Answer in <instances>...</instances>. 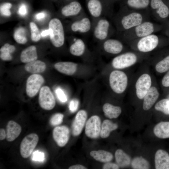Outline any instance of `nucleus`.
I'll use <instances>...</instances> for the list:
<instances>
[{"label":"nucleus","mask_w":169,"mask_h":169,"mask_svg":"<svg viewBox=\"0 0 169 169\" xmlns=\"http://www.w3.org/2000/svg\"><path fill=\"white\" fill-rule=\"evenodd\" d=\"M15 47L8 43L5 44L0 49V57L1 59L4 61H10L12 59V57L11 54L15 50Z\"/></svg>","instance_id":"473e14b6"},{"label":"nucleus","mask_w":169,"mask_h":169,"mask_svg":"<svg viewBox=\"0 0 169 169\" xmlns=\"http://www.w3.org/2000/svg\"><path fill=\"white\" fill-rule=\"evenodd\" d=\"M38 101L40 107L44 110H50L54 107L55 105V99L49 87L45 86L41 88Z\"/></svg>","instance_id":"dca6fc26"},{"label":"nucleus","mask_w":169,"mask_h":169,"mask_svg":"<svg viewBox=\"0 0 169 169\" xmlns=\"http://www.w3.org/2000/svg\"><path fill=\"white\" fill-rule=\"evenodd\" d=\"M71 44L69 51L73 55L81 57L84 56L87 53L86 44L82 38L74 36L70 38Z\"/></svg>","instance_id":"6ab92c4d"},{"label":"nucleus","mask_w":169,"mask_h":169,"mask_svg":"<svg viewBox=\"0 0 169 169\" xmlns=\"http://www.w3.org/2000/svg\"><path fill=\"white\" fill-rule=\"evenodd\" d=\"M29 26L31 40L35 42L38 41L41 38V35L37 26L33 22H31L30 23Z\"/></svg>","instance_id":"e433bc0d"},{"label":"nucleus","mask_w":169,"mask_h":169,"mask_svg":"<svg viewBox=\"0 0 169 169\" xmlns=\"http://www.w3.org/2000/svg\"><path fill=\"white\" fill-rule=\"evenodd\" d=\"M161 42L160 36L153 33L134 40L126 44L131 50L144 54H150L160 47Z\"/></svg>","instance_id":"0eeeda50"},{"label":"nucleus","mask_w":169,"mask_h":169,"mask_svg":"<svg viewBox=\"0 0 169 169\" xmlns=\"http://www.w3.org/2000/svg\"><path fill=\"white\" fill-rule=\"evenodd\" d=\"M131 166L135 169H147L150 168L148 161L141 157L134 158L132 161Z\"/></svg>","instance_id":"72a5a7b5"},{"label":"nucleus","mask_w":169,"mask_h":169,"mask_svg":"<svg viewBox=\"0 0 169 169\" xmlns=\"http://www.w3.org/2000/svg\"><path fill=\"white\" fill-rule=\"evenodd\" d=\"M64 1H65L66 2H71V1H73L75 0H63Z\"/></svg>","instance_id":"603ef678"},{"label":"nucleus","mask_w":169,"mask_h":169,"mask_svg":"<svg viewBox=\"0 0 169 169\" xmlns=\"http://www.w3.org/2000/svg\"><path fill=\"white\" fill-rule=\"evenodd\" d=\"M38 141V137L35 133L26 136L22 140L20 145V152L24 158L28 157L31 154Z\"/></svg>","instance_id":"2eb2a0df"},{"label":"nucleus","mask_w":169,"mask_h":169,"mask_svg":"<svg viewBox=\"0 0 169 169\" xmlns=\"http://www.w3.org/2000/svg\"><path fill=\"white\" fill-rule=\"evenodd\" d=\"M12 7V4L9 3H6L1 4L0 7V13L5 16H9L11 13L9 10Z\"/></svg>","instance_id":"58836bf2"},{"label":"nucleus","mask_w":169,"mask_h":169,"mask_svg":"<svg viewBox=\"0 0 169 169\" xmlns=\"http://www.w3.org/2000/svg\"><path fill=\"white\" fill-rule=\"evenodd\" d=\"M99 43L104 53L116 56L131 49L125 46L122 41L117 38H111Z\"/></svg>","instance_id":"9b49d317"},{"label":"nucleus","mask_w":169,"mask_h":169,"mask_svg":"<svg viewBox=\"0 0 169 169\" xmlns=\"http://www.w3.org/2000/svg\"><path fill=\"white\" fill-rule=\"evenodd\" d=\"M120 6L136 10H150V0H121Z\"/></svg>","instance_id":"4be33fe9"},{"label":"nucleus","mask_w":169,"mask_h":169,"mask_svg":"<svg viewBox=\"0 0 169 169\" xmlns=\"http://www.w3.org/2000/svg\"><path fill=\"white\" fill-rule=\"evenodd\" d=\"M90 155L96 161L103 162H109L112 160L113 157L111 153L103 150L91 151Z\"/></svg>","instance_id":"c756f323"},{"label":"nucleus","mask_w":169,"mask_h":169,"mask_svg":"<svg viewBox=\"0 0 169 169\" xmlns=\"http://www.w3.org/2000/svg\"><path fill=\"white\" fill-rule=\"evenodd\" d=\"M50 31L49 29L47 30H45L43 31L41 33V36L42 37H45L49 35H50Z\"/></svg>","instance_id":"8fccbe9b"},{"label":"nucleus","mask_w":169,"mask_h":169,"mask_svg":"<svg viewBox=\"0 0 169 169\" xmlns=\"http://www.w3.org/2000/svg\"><path fill=\"white\" fill-rule=\"evenodd\" d=\"M101 126L100 117L96 115L92 116L87 121L85 125L86 135L92 139L98 138L100 135Z\"/></svg>","instance_id":"a211bd4d"},{"label":"nucleus","mask_w":169,"mask_h":169,"mask_svg":"<svg viewBox=\"0 0 169 169\" xmlns=\"http://www.w3.org/2000/svg\"><path fill=\"white\" fill-rule=\"evenodd\" d=\"M78 64L72 62H59L54 64L55 69L59 72L68 75H73L77 70Z\"/></svg>","instance_id":"b1692460"},{"label":"nucleus","mask_w":169,"mask_h":169,"mask_svg":"<svg viewBox=\"0 0 169 169\" xmlns=\"http://www.w3.org/2000/svg\"></svg>","instance_id":"864d4df0"},{"label":"nucleus","mask_w":169,"mask_h":169,"mask_svg":"<svg viewBox=\"0 0 169 169\" xmlns=\"http://www.w3.org/2000/svg\"><path fill=\"white\" fill-rule=\"evenodd\" d=\"M102 110L105 116L110 119L117 118L122 112V108L120 106L108 103L104 105Z\"/></svg>","instance_id":"bb28decb"},{"label":"nucleus","mask_w":169,"mask_h":169,"mask_svg":"<svg viewBox=\"0 0 169 169\" xmlns=\"http://www.w3.org/2000/svg\"><path fill=\"white\" fill-rule=\"evenodd\" d=\"M155 168L156 169H169V154L165 150H158L155 157Z\"/></svg>","instance_id":"5701e85b"},{"label":"nucleus","mask_w":169,"mask_h":169,"mask_svg":"<svg viewBox=\"0 0 169 169\" xmlns=\"http://www.w3.org/2000/svg\"><path fill=\"white\" fill-rule=\"evenodd\" d=\"M60 14L65 18L72 19L78 17L85 13L82 6L78 0L68 2L61 8Z\"/></svg>","instance_id":"4468645a"},{"label":"nucleus","mask_w":169,"mask_h":169,"mask_svg":"<svg viewBox=\"0 0 169 169\" xmlns=\"http://www.w3.org/2000/svg\"><path fill=\"white\" fill-rule=\"evenodd\" d=\"M44 82L42 76L38 74H33L28 78L26 84V92L30 97L35 96L39 90Z\"/></svg>","instance_id":"f3484780"},{"label":"nucleus","mask_w":169,"mask_h":169,"mask_svg":"<svg viewBox=\"0 0 169 169\" xmlns=\"http://www.w3.org/2000/svg\"><path fill=\"white\" fill-rule=\"evenodd\" d=\"M134 73L131 68L112 70L108 78L109 86L111 91L119 95H123L128 92Z\"/></svg>","instance_id":"20e7f679"},{"label":"nucleus","mask_w":169,"mask_h":169,"mask_svg":"<svg viewBox=\"0 0 169 169\" xmlns=\"http://www.w3.org/2000/svg\"><path fill=\"white\" fill-rule=\"evenodd\" d=\"M161 84L162 86L164 88L169 87V70L166 72L162 78Z\"/></svg>","instance_id":"37998d69"},{"label":"nucleus","mask_w":169,"mask_h":169,"mask_svg":"<svg viewBox=\"0 0 169 169\" xmlns=\"http://www.w3.org/2000/svg\"><path fill=\"white\" fill-rule=\"evenodd\" d=\"M119 166L115 163L108 162L105 164L103 166L104 169H118Z\"/></svg>","instance_id":"c03bdc74"},{"label":"nucleus","mask_w":169,"mask_h":169,"mask_svg":"<svg viewBox=\"0 0 169 169\" xmlns=\"http://www.w3.org/2000/svg\"><path fill=\"white\" fill-rule=\"evenodd\" d=\"M108 18L102 17L93 22L91 33L93 39L98 43L115 35L116 29Z\"/></svg>","instance_id":"6e6552de"},{"label":"nucleus","mask_w":169,"mask_h":169,"mask_svg":"<svg viewBox=\"0 0 169 169\" xmlns=\"http://www.w3.org/2000/svg\"><path fill=\"white\" fill-rule=\"evenodd\" d=\"M6 137V133L5 132V130L1 128L0 129V140H3Z\"/></svg>","instance_id":"de8ad7c7"},{"label":"nucleus","mask_w":169,"mask_h":169,"mask_svg":"<svg viewBox=\"0 0 169 169\" xmlns=\"http://www.w3.org/2000/svg\"><path fill=\"white\" fill-rule=\"evenodd\" d=\"M13 37L15 41L18 44H24L27 42L25 30L22 27L16 29L13 33Z\"/></svg>","instance_id":"c9c22d12"},{"label":"nucleus","mask_w":169,"mask_h":169,"mask_svg":"<svg viewBox=\"0 0 169 169\" xmlns=\"http://www.w3.org/2000/svg\"><path fill=\"white\" fill-rule=\"evenodd\" d=\"M49 37L53 45L56 48L62 47L64 44L65 36L64 28L59 18H54L49 22Z\"/></svg>","instance_id":"9d476101"},{"label":"nucleus","mask_w":169,"mask_h":169,"mask_svg":"<svg viewBox=\"0 0 169 169\" xmlns=\"http://www.w3.org/2000/svg\"><path fill=\"white\" fill-rule=\"evenodd\" d=\"M38 58L37 49L34 45H31L24 49L21 52L20 60L23 63H28L36 60Z\"/></svg>","instance_id":"a878e982"},{"label":"nucleus","mask_w":169,"mask_h":169,"mask_svg":"<svg viewBox=\"0 0 169 169\" xmlns=\"http://www.w3.org/2000/svg\"><path fill=\"white\" fill-rule=\"evenodd\" d=\"M85 3L92 22L102 17L111 19L114 14V3L106 0H85Z\"/></svg>","instance_id":"423d86ee"},{"label":"nucleus","mask_w":169,"mask_h":169,"mask_svg":"<svg viewBox=\"0 0 169 169\" xmlns=\"http://www.w3.org/2000/svg\"><path fill=\"white\" fill-rule=\"evenodd\" d=\"M154 109L165 115H169V99H164L157 102L154 106Z\"/></svg>","instance_id":"f704fd0d"},{"label":"nucleus","mask_w":169,"mask_h":169,"mask_svg":"<svg viewBox=\"0 0 169 169\" xmlns=\"http://www.w3.org/2000/svg\"><path fill=\"white\" fill-rule=\"evenodd\" d=\"M150 54L130 49L115 56L112 59L110 65L113 69H129L147 60Z\"/></svg>","instance_id":"39448f33"},{"label":"nucleus","mask_w":169,"mask_h":169,"mask_svg":"<svg viewBox=\"0 0 169 169\" xmlns=\"http://www.w3.org/2000/svg\"><path fill=\"white\" fill-rule=\"evenodd\" d=\"M44 156L43 152L37 151L33 153L32 159L34 161H42L44 159Z\"/></svg>","instance_id":"ea45409f"},{"label":"nucleus","mask_w":169,"mask_h":169,"mask_svg":"<svg viewBox=\"0 0 169 169\" xmlns=\"http://www.w3.org/2000/svg\"><path fill=\"white\" fill-rule=\"evenodd\" d=\"M55 93L59 100L62 102L64 103L67 100V97L63 91L60 88H57L55 90Z\"/></svg>","instance_id":"a19ab883"},{"label":"nucleus","mask_w":169,"mask_h":169,"mask_svg":"<svg viewBox=\"0 0 169 169\" xmlns=\"http://www.w3.org/2000/svg\"><path fill=\"white\" fill-rule=\"evenodd\" d=\"M21 131L22 128L20 125L14 121H9L6 126L7 141L11 142L14 140L19 135Z\"/></svg>","instance_id":"393cba45"},{"label":"nucleus","mask_w":169,"mask_h":169,"mask_svg":"<svg viewBox=\"0 0 169 169\" xmlns=\"http://www.w3.org/2000/svg\"><path fill=\"white\" fill-rule=\"evenodd\" d=\"M153 131L155 135L159 138H169V122H159L155 126Z\"/></svg>","instance_id":"c85d7f7f"},{"label":"nucleus","mask_w":169,"mask_h":169,"mask_svg":"<svg viewBox=\"0 0 169 169\" xmlns=\"http://www.w3.org/2000/svg\"><path fill=\"white\" fill-rule=\"evenodd\" d=\"M18 14L22 16L25 15L27 12L26 5L23 4L21 5L18 9Z\"/></svg>","instance_id":"a18cd8bd"},{"label":"nucleus","mask_w":169,"mask_h":169,"mask_svg":"<svg viewBox=\"0 0 169 169\" xmlns=\"http://www.w3.org/2000/svg\"><path fill=\"white\" fill-rule=\"evenodd\" d=\"M87 117V114L84 110H81L77 113L72 126V133L73 136H78L81 133Z\"/></svg>","instance_id":"412c9836"},{"label":"nucleus","mask_w":169,"mask_h":169,"mask_svg":"<svg viewBox=\"0 0 169 169\" xmlns=\"http://www.w3.org/2000/svg\"><path fill=\"white\" fill-rule=\"evenodd\" d=\"M150 10L138 11L120 6L118 11L111 18L117 32L126 31L141 24L150 20Z\"/></svg>","instance_id":"f03ea898"},{"label":"nucleus","mask_w":169,"mask_h":169,"mask_svg":"<svg viewBox=\"0 0 169 169\" xmlns=\"http://www.w3.org/2000/svg\"><path fill=\"white\" fill-rule=\"evenodd\" d=\"M53 136L57 144L60 147H63L69 141V130L65 126L56 127L53 130Z\"/></svg>","instance_id":"aec40b11"},{"label":"nucleus","mask_w":169,"mask_h":169,"mask_svg":"<svg viewBox=\"0 0 169 169\" xmlns=\"http://www.w3.org/2000/svg\"><path fill=\"white\" fill-rule=\"evenodd\" d=\"M149 64L157 74H161L169 70V54L163 57L159 53L155 52L147 59Z\"/></svg>","instance_id":"f8f14e48"},{"label":"nucleus","mask_w":169,"mask_h":169,"mask_svg":"<svg viewBox=\"0 0 169 169\" xmlns=\"http://www.w3.org/2000/svg\"><path fill=\"white\" fill-rule=\"evenodd\" d=\"M115 157L116 162L119 166L121 167H127L131 163L130 156L121 149H118L116 151Z\"/></svg>","instance_id":"7c9ffc66"},{"label":"nucleus","mask_w":169,"mask_h":169,"mask_svg":"<svg viewBox=\"0 0 169 169\" xmlns=\"http://www.w3.org/2000/svg\"><path fill=\"white\" fill-rule=\"evenodd\" d=\"M64 115L60 113H56L53 115L51 117L50 122L53 126L59 125L63 122Z\"/></svg>","instance_id":"4c0bfd02"},{"label":"nucleus","mask_w":169,"mask_h":169,"mask_svg":"<svg viewBox=\"0 0 169 169\" xmlns=\"http://www.w3.org/2000/svg\"><path fill=\"white\" fill-rule=\"evenodd\" d=\"M155 78L147 60L141 63L131 80L128 91L130 96L141 101L151 88Z\"/></svg>","instance_id":"f257e3e1"},{"label":"nucleus","mask_w":169,"mask_h":169,"mask_svg":"<svg viewBox=\"0 0 169 169\" xmlns=\"http://www.w3.org/2000/svg\"><path fill=\"white\" fill-rule=\"evenodd\" d=\"M118 127V125L116 123L108 120H105L102 122L100 136L102 138H106L111 131L116 130Z\"/></svg>","instance_id":"2f4dec72"},{"label":"nucleus","mask_w":169,"mask_h":169,"mask_svg":"<svg viewBox=\"0 0 169 169\" xmlns=\"http://www.w3.org/2000/svg\"><path fill=\"white\" fill-rule=\"evenodd\" d=\"M161 28V25L147 20L126 31L116 32L115 35L126 44L134 40L155 33Z\"/></svg>","instance_id":"7ed1b4c3"},{"label":"nucleus","mask_w":169,"mask_h":169,"mask_svg":"<svg viewBox=\"0 0 169 169\" xmlns=\"http://www.w3.org/2000/svg\"><path fill=\"white\" fill-rule=\"evenodd\" d=\"M69 169H86L87 168L84 166L79 164L74 165L70 166Z\"/></svg>","instance_id":"49530a36"},{"label":"nucleus","mask_w":169,"mask_h":169,"mask_svg":"<svg viewBox=\"0 0 169 169\" xmlns=\"http://www.w3.org/2000/svg\"><path fill=\"white\" fill-rule=\"evenodd\" d=\"M106 0L111 3H114L115 2H116L117 1H120H120L121 0Z\"/></svg>","instance_id":"3c124183"},{"label":"nucleus","mask_w":169,"mask_h":169,"mask_svg":"<svg viewBox=\"0 0 169 169\" xmlns=\"http://www.w3.org/2000/svg\"><path fill=\"white\" fill-rule=\"evenodd\" d=\"M93 23L90 18L86 13L72 18L68 29L73 33L87 35L91 33Z\"/></svg>","instance_id":"1a4fd4ad"},{"label":"nucleus","mask_w":169,"mask_h":169,"mask_svg":"<svg viewBox=\"0 0 169 169\" xmlns=\"http://www.w3.org/2000/svg\"><path fill=\"white\" fill-rule=\"evenodd\" d=\"M24 68L28 72L37 74L44 72L46 69V65L41 61L35 60L26 64Z\"/></svg>","instance_id":"cd10ccee"},{"label":"nucleus","mask_w":169,"mask_h":169,"mask_svg":"<svg viewBox=\"0 0 169 169\" xmlns=\"http://www.w3.org/2000/svg\"><path fill=\"white\" fill-rule=\"evenodd\" d=\"M45 16V13L44 12H41L36 14V18L37 19L41 20L44 18Z\"/></svg>","instance_id":"09e8293b"},{"label":"nucleus","mask_w":169,"mask_h":169,"mask_svg":"<svg viewBox=\"0 0 169 169\" xmlns=\"http://www.w3.org/2000/svg\"><path fill=\"white\" fill-rule=\"evenodd\" d=\"M79 105V101L77 99L72 100L69 104V108L72 112H75L77 109Z\"/></svg>","instance_id":"79ce46f5"},{"label":"nucleus","mask_w":169,"mask_h":169,"mask_svg":"<svg viewBox=\"0 0 169 169\" xmlns=\"http://www.w3.org/2000/svg\"><path fill=\"white\" fill-rule=\"evenodd\" d=\"M150 9L151 14L157 20L163 21L169 16V8L163 0H150Z\"/></svg>","instance_id":"ddd939ff"}]
</instances>
